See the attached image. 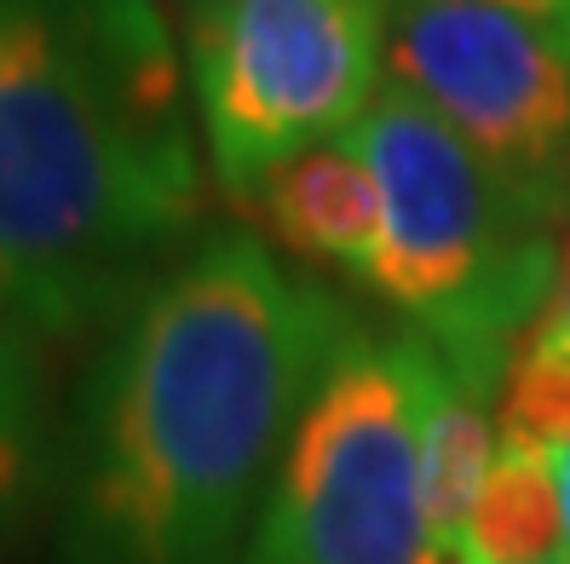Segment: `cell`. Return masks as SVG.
<instances>
[{
	"mask_svg": "<svg viewBox=\"0 0 570 564\" xmlns=\"http://www.w3.org/2000/svg\"><path fill=\"white\" fill-rule=\"evenodd\" d=\"M450 553L466 564H564L559 455L495 444V467Z\"/></svg>",
	"mask_w": 570,
	"mask_h": 564,
	"instance_id": "cell-10",
	"label": "cell"
},
{
	"mask_svg": "<svg viewBox=\"0 0 570 564\" xmlns=\"http://www.w3.org/2000/svg\"><path fill=\"white\" fill-rule=\"evenodd\" d=\"M559 495H564V564H570V449H559Z\"/></svg>",
	"mask_w": 570,
	"mask_h": 564,
	"instance_id": "cell-16",
	"label": "cell"
},
{
	"mask_svg": "<svg viewBox=\"0 0 570 564\" xmlns=\"http://www.w3.org/2000/svg\"><path fill=\"white\" fill-rule=\"evenodd\" d=\"M432 518L397 335L352 323L294 420L248 564H426Z\"/></svg>",
	"mask_w": 570,
	"mask_h": 564,
	"instance_id": "cell-4",
	"label": "cell"
},
{
	"mask_svg": "<svg viewBox=\"0 0 570 564\" xmlns=\"http://www.w3.org/2000/svg\"><path fill=\"white\" fill-rule=\"evenodd\" d=\"M0 323H23V328H36V306H29V294L18 283V271L7 265V254H0ZM41 335V328H36ZM47 340V335H41Z\"/></svg>",
	"mask_w": 570,
	"mask_h": 564,
	"instance_id": "cell-14",
	"label": "cell"
},
{
	"mask_svg": "<svg viewBox=\"0 0 570 564\" xmlns=\"http://www.w3.org/2000/svg\"><path fill=\"white\" fill-rule=\"evenodd\" d=\"M426 564H466L461 553H426Z\"/></svg>",
	"mask_w": 570,
	"mask_h": 564,
	"instance_id": "cell-17",
	"label": "cell"
},
{
	"mask_svg": "<svg viewBox=\"0 0 570 564\" xmlns=\"http://www.w3.org/2000/svg\"><path fill=\"white\" fill-rule=\"evenodd\" d=\"M346 145L381 190V248L363 288L439 346L461 386L495 409L524 335L553 300L564 259L559 230L535 219L490 161L392 76Z\"/></svg>",
	"mask_w": 570,
	"mask_h": 564,
	"instance_id": "cell-3",
	"label": "cell"
},
{
	"mask_svg": "<svg viewBox=\"0 0 570 564\" xmlns=\"http://www.w3.org/2000/svg\"><path fill=\"white\" fill-rule=\"evenodd\" d=\"M203 127L161 0H0V254L87 340L196 248Z\"/></svg>",
	"mask_w": 570,
	"mask_h": 564,
	"instance_id": "cell-2",
	"label": "cell"
},
{
	"mask_svg": "<svg viewBox=\"0 0 570 564\" xmlns=\"http://www.w3.org/2000/svg\"><path fill=\"white\" fill-rule=\"evenodd\" d=\"M58 426L47 340L23 323H0V558L29 536V524L47 518Z\"/></svg>",
	"mask_w": 570,
	"mask_h": 564,
	"instance_id": "cell-9",
	"label": "cell"
},
{
	"mask_svg": "<svg viewBox=\"0 0 570 564\" xmlns=\"http://www.w3.org/2000/svg\"><path fill=\"white\" fill-rule=\"evenodd\" d=\"M352 323L254 230H203L70 392L52 564H248L294 420Z\"/></svg>",
	"mask_w": 570,
	"mask_h": 564,
	"instance_id": "cell-1",
	"label": "cell"
},
{
	"mask_svg": "<svg viewBox=\"0 0 570 564\" xmlns=\"http://www.w3.org/2000/svg\"><path fill=\"white\" fill-rule=\"evenodd\" d=\"M185 36L196 127L219 190L346 139L386 87L392 0H225Z\"/></svg>",
	"mask_w": 570,
	"mask_h": 564,
	"instance_id": "cell-5",
	"label": "cell"
},
{
	"mask_svg": "<svg viewBox=\"0 0 570 564\" xmlns=\"http://www.w3.org/2000/svg\"><path fill=\"white\" fill-rule=\"evenodd\" d=\"M397 352H404L410 404H415L432 553H450L495 467V409L479 392L461 386V375L439 357V346L421 340L415 328H397Z\"/></svg>",
	"mask_w": 570,
	"mask_h": 564,
	"instance_id": "cell-8",
	"label": "cell"
},
{
	"mask_svg": "<svg viewBox=\"0 0 570 564\" xmlns=\"http://www.w3.org/2000/svg\"><path fill=\"white\" fill-rule=\"evenodd\" d=\"M237 208L294 259L334 265V271H352L357 283L381 248V190L346 139H328L277 161L272 174L237 196Z\"/></svg>",
	"mask_w": 570,
	"mask_h": 564,
	"instance_id": "cell-7",
	"label": "cell"
},
{
	"mask_svg": "<svg viewBox=\"0 0 570 564\" xmlns=\"http://www.w3.org/2000/svg\"><path fill=\"white\" fill-rule=\"evenodd\" d=\"M161 7L174 12V18H179V29H185V23H196V18H203V12L225 7V0H161Z\"/></svg>",
	"mask_w": 570,
	"mask_h": 564,
	"instance_id": "cell-15",
	"label": "cell"
},
{
	"mask_svg": "<svg viewBox=\"0 0 570 564\" xmlns=\"http://www.w3.org/2000/svg\"><path fill=\"white\" fill-rule=\"evenodd\" d=\"M386 76L570 237V63L495 0H392Z\"/></svg>",
	"mask_w": 570,
	"mask_h": 564,
	"instance_id": "cell-6",
	"label": "cell"
},
{
	"mask_svg": "<svg viewBox=\"0 0 570 564\" xmlns=\"http://www.w3.org/2000/svg\"><path fill=\"white\" fill-rule=\"evenodd\" d=\"M495 7H508L513 18H524L535 36L570 63V0H495Z\"/></svg>",
	"mask_w": 570,
	"mask_h": 564,
	"instance_id": "cell-13",
	"label": "cell"
},
{
	"mask_svg": "<svg viewBox=\"0 0 570 564\" xmlns=\"http://www.w3.org/2000/svg\"><path fill=\"white\" fill-rule=\"evenodd\" d=\"M530 352H548V357H570V243H564V259H559V283H553V300L542 306L535 328L524 335Z\"/></svg>",
	"mask_w": 570,
	"mask_h": 564,
	"instance_id": "cell-12",
	"label": "cell"
},
{
	"mask_svg": "<svg viewBox=\"0 0 570 564\" xmlns=\"http://www.w3.org/2000/svg\"><path fill=\"white\" fill-rule=\"evenodd\" d=\"M495 444L542 455L570 449V357L519 346L508 380L495 392Z\"/></svg>",
	"mask_w": 570,
	"mask_h": 564,
	"instance_id": "cell-11",
	"label": "cell"
}]
</instances>
